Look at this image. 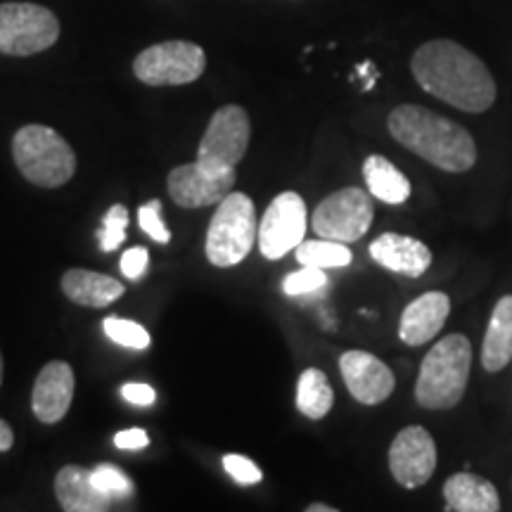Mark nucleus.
<instances>
[{"mask_svg":"<svg viewBox=\"0 0 512 512\" xmlns=\"http://www.w3.org/2000/svg\"><path fill=\"white\" fill-rule=\"evenodd\" d=\"M411 72L425 93L467 114H482L496 102V81L479 57L448 38L415 50Z\"/></svg>","mask_w":512,"mask_h":512,"instance_id":"f257e3e1","label":"nucleus"},{"mask_svg":"<svg viewBox=\"0 0 512 512\" xmlns=\"http://www.w3.org/2000/svg\"><path fill=\"white\" fill-rule=\"evenodd\" d=\"M387 126L396 143L448 174H465L477 164V143L470 131L427 107L399 105Z\"/></svg>","mask_w":512,"mask_h":512,"instance_id":"f03ea898","label":"nucleus"},{"mask_svg":"<svg viewBox=\"0 0 512 512\" xmlns=\"http://www.w3.org/2000/svg\"><path fill=\"white\" fill-rule=\"evenodd\" d=\"M472 370V344L465 335H446L420 363L415 401L427 411H448L463 401Z\"/></svg>","mask_w":512,"mask_h":512,"instance_id":"7ed1b4c3","label":"nucleus"},{"mask_svg":"<svg viewBox=\"0 0 512 512\" xmlns=\"http://www.w3.org/2000/svg\"><path fill=\"white\" fill-rule=\"evenodd\" d=\"M12 157L19 174L38 188H60L76 174L72 145L50 126L27 124L19 128L12 138Z\"/></svg>","mask_w":512,"mask_h":512,"instance_id":"20e7f679","label":"nucleus"},{"mask_svg":"<svg viewBox=\"0 0 512 512\" xmlns=\"http://www.w3.org/2000/svg\"><path fill=\"white\" fill-rule=\"evenodd\" d=\"M256 233V209L245 192H228L211 216L207 230V259L219 268L238 266L252 252Z\"/></svg>","mask_w":512,"mask_h":512,"instance_id":"39448f33","label":"nucleus"},{"mask_svg":"<svg viewBox=\"0 0 512 512\" xmlns=\"http://www.w3.org/2000/svg\"><path fill=\"white\" fill-rule=\"evenodd\" d=\"M60 38V19L36 3H0V53L38 55Z\"/></svg>","mask_w":512,"mask_h":512,"instance_id":"423d86ee","label":"nucleus"},{"mask_svg":"<svg viewBox=\"0 0 512 512\" xmlns=\"http://www.w3.org/2000/svg\"><path fill=\"white\" fill-rule=\"evenodd\" d=\"M375 219L373 195L361 188H342L325 197L311 216L318 238L337 242H358Z\"/></svg>","mask_w":512,"mask_h":512,"instance_id":"0eeeda50","label":"nucleus"},{"mask_svg":"<svg viewBox=\"0 0 512 512\" xmlns=\"http://www.w3.org/2000/svg\"><path fill=\"white\" fill-rule=\"evenodd\" d=\"M207 67V55L197 43L164 41L145 48L133 60V74L145 86H185L197 81Z\"/></svg>","mask_w":512,"mask_h":512,"instance_id":"6e6552de","label":"nucleus"},{"mask_svg":"<svg viewBox=\"0 0 512 512\" xmlns=\"http://www.w3.org/2000/svg\"><path fill=\"white\" fill-rule=\"evenodd\" d=\"M249 138H252L249 114L240 105L221 107L204 131L200 150H197V162L214 171L235 169L247 155Z\"/></svg>","mask_w":512,"mask_h":512,"instance_id":"1a4fd4ad","label":"nucleus"},{"mask_svg":"<svg viewBox=\"0 0 512 512\" xmlns=\"http://www.w3.org/2000/svg\"><path fill=\"white\" fill-rule=\"evenodd\" d=\"M309 223L306 202L297 192H280L268 204L264 219L259 223V249L266 259L278 261L302 245Z\"/></svg>","mask_w":512,"mask_h":512,"instance_id":"9d476101","label":"nucleus"},{"mask_svg":"<svg viewBox=\"0 0 512 512\" xmlns=\"http://www.w3.org/2000/svg\"><path fill=\"white\" fill-rule=\"evenodd\" d=\"M389 470L403 489H420L437 470V444L420 425H408L389 446Z\"/></svg>","mask_w":512,"mask_h":512,"instance_id":"9b49d317","label":"nucleus"},{"mask_svg":"<svg viewBox=\"0 0 512 512\" xmlns=\"http://www.w3.org/2000/svg\"><path fill=\"white\" fill-rule=\"evenodd\" d=\"M238 174L235 169L214 171L202 166L200 162L176 166L169 174V195L178 207L183 209H200L219 204L223 197L233 190V183Z\"/></svg>","mask_w":512,"mask_h":512,"instance_id":"f8f14e48","label":"nucleus"},{"mask_svg":"<svg viewBox=\"0 0 512 512\" xmlns=\"http://www.w3.org/2000/svg\"><path fill=\"white\" fill-rule=\"evenodd\" d=\"M339 370H342L349 394L363 406H377V403L387 401L396 387L392 368L370 351H344L339 356Z\"/></svg>","mask_w":512,"mask_h":512,"instance_id":"ddd939ff","label":"nucleus"},{"mask_svg":"<svg viewBox=\"0 0 512 512\" xmlns=\"http://www.w3.org/2000/svg\"><path fill=\"white\" fill-rule=\"evenodd\" d=\"M74 399V370L64 361H50L36 377L31 408L43 425H55L67 415Z\"/></svg>","mask_w":512,"mask_h":512,"instance_id":"4468645a","label":"nucleus"},{"mask_svg":"<svg viewBox=\"0 0 512 512\" xmlns=\"http://www.w3.org/2000/svg\"><path fill=\"white\" fill-rule=\"evenodd\" d=\"M448 313H451V299L446 292L420 294L401 313V342L408 347H422V344L432 342L446 325Z\"/></svg>","mask_w":512,"mask_h":512,"instance_id":"2eb2a0df","label":"nucleus"},{"mask_svg":"<svg viewBox=\"0 0 512 512\" xmlns=\"http://www.w3.org/2000/svg\"><path fill=\"white\" fill-rule=\"evenodd\" d=\"M370 256L375 264L406 278H420L432 266L430 247L418 238L399 233H382L375 238L370 242Z\"/></svg>","mask_w":512,"mask_h":512,"instance_id":"dca6fc26","label":"nucleus"},{"mask_svg":"<svg viewBox=\"0 0 512 512\" xmlns=\"http://www.w3.org/2000/svg\"><path fill=\"white\" fill-rule=\"evenodd\" d=\"M55 496L67 512H105L112 498L93 484L91 472L79 465H64L55 477Z\"/></svg>","mask_w":512,"mask_h":512,"instance_id":"f3484780","label":"nucleus"},{"mask_svg":"<svg viewBox=\"0 0 512 512\" xmlns=\"http://www.w3.org/2000/svg\"><path fill=\"white\" fill-rule=\"evenodd\" d=\"M444 501L448 512H498L501 496L496 484L475 475V472H458L444 482Z\"/></svg>","mask_w":512,"mask_h":512,"instance_id":"a211bd4d","label":"nucleus"},{"mask_svg":"<svg viewBox=\"0 0 512 512\" xmlns=\"http://www.w3.org/2000/svg\"><path fill=\"white\" fill-rule=\"evenodd\" d=\"M62 292L74 304L88 306V309H105L124 294V285L110 275L72 268L62 275Z\"/></svg>","mask_w":512,"mask_h":512,"instance_id":"6ab92c4d","label":"nucleus"},{"mask_svg":"<svg viewBox=\"0 0 512 512\" xmlns=\"http://www.w3.org/2000/svg\"><path fill=\"white\" fill-rule=\"evenodd\" d=\"M512 361V294H505L491 311L482 342V366L489 373H501Z\"/></svg>","mask_w":512,"mask_h":512,"instance_id":"aec40b11","label":"nucleus"},{"mask_svg":"<svg viewBox=\"0 0 512 512\" xmlns=\"http://www.w3.org/2000/svg\"><path fill=\"white\" fill-rule=\"evenodd\" d=\"M363 178L370 195L384 204H403L411 197V181L382 155H370L363 162Z\"/></svg>","mask_w":512,"mask_h":512,"instance_id":"412c9836","label":"nucleus"},{"mask_svg":"<svg viewBox=\"0 0 512 512\" xmlns=\"http://www.w3.org/2000/svg\"><path fill=\"white\" fill-rule=\"evenodd\" d=\"M335 403L328 375L318 368H306L297 382V408L309 420H323Z\"/></svg>","mask_w":512,"mask_h":512,"instance_id":"4be33fe9","label":"nucleus"},{"mask_svg":"<svg viewBox=\"0 0 512 512\" xmlns=\"http://www.w3.org/2000/svg\"><path fill=\"white\" fill-rule=\"evenodd\" d=\"M297 254V261L302 266H316V268H344L351 264V249L347 247V242H337V240H304L302 245H297L294 249Z\"/></svg>","mask_w":512,"mask_h":512,"instance_id":"5701e85b","label":"nucleus"},{"mask_svg":"<svg viewBox=\"0 0 512 512\" xmlns=\"http://www.w3.org/2000/svg\"><path fill=\"white\" fill-rule=\"evenodd\" d=\"M102 328H105L107 337H110L112 342H117L119 347L136 349V351H143L150 347V332H147L143 325H138L136 320L110 316L105 318Z\"/></svg>","mask_w":512,"mask_h":512,"instance_id":"b1692460","label":"nucleus"},{"mask_svg":"<svg viewBox=\"0 0 512 512\" xmlns=\"http://www.w3.org/2000/svg\"><path fill=\"white\" fill-rule=\"evenodd\" d=\"M128 228V209L124 204H112L107 209L105 219H102V228L98 230V242L102 252H117L121 242L126 240Z\"/></svg>","mask_w":512,"mask_h":512,"instance_id":"393cba45","label":"nucleus"},{"mask_svg":"<svg viewBox=\"0 0 512 512\" xmlns=\"http://www.w3.org/2000/svg\"><path fill=\"white\" fill-rule=\"evenodd\" d=\"M325 285H328V275H325L323 268L302 266L283 280V292L287 297H302V294L323 290Z\"/></svg>","mask_w":512,"mask_h":512,"instance_id":"a878e982","label":"nucleus"},{"mask_svg":"<svg viewBox=\"0 0 512 512\" xmlns=\"http://www.w3.org/2000/svg\"><path fill=\"white\" fill-rule=\"evenodd\" d=\"M91 479L102 494L110 496L112 501L114 498H126L133 494V482L114 465H98L95 470H91Z\"/></svg>","mask_w":512,"mask_h":512,"instance_id":"bb28decb","label":"nucleus"},{"mask_svg":"<svg viewBox=\"0 0 512 512\" xmlns=\"http://www.w3.org/2000/svg\"><path fill=\"white\" fill-rule=\"evenodd\" d=\"M138 223H140V230H145V233L155 242H159V245H169L171 242V230L164 226L162 202L159 200L147 202L138 209Z\"/></svg>","mask_w":512,"mask_h":512,"instance_id":"cd10ccee","label":"nucleus"},{"mask_svg":"<svg viewBox=\"0 0 512 512\" xmlns=\"http://www.w3.org/2000/svg\"><path fill=\"white\" fill-rule=\"evenodd\" d=\"M223 467L230 477L235 479L238 484H259L261 482V470L259 465H254V460H249L247 456H240V453H228L223 456Z\"/></svg>","mask_w":512,"mask_h":512,"instance_id":"c85d7f7f","label":"nucleus"},{"mask_svg":"<svg viewBox=\"0 0 512 512\" xmlns=\"http://www.w3.org/2000/svg\"><path fill=\"white\" fill-rule=\"evenodd\" d=\"M147 264H150V252L145 247H131L121 256V273L128 280H138L147 271Z\"/></svg>","mask_w":512,"mask_h":512,"instance_id":"c756f323","label":"nucleus"},{"mask_svg":"<svg viewBox=\"0 0 512 512\" xmlns=\"http://www.w3.org/2000/svg\"><path fill=\"white\" fill-rule=\"evenodd\" d=\"M121 396L133 406H152L157 401V392L150 387V384L140 382H128L121 387Z\"/></svg>","mask_w":512,"mask_h":512,"instance_id":"7c9ffc66","label":"nucleus"},{"mask_svg":"<svg viewBox=\"0 0 512 512\" xmlns=\"http://www.w3.org/2000/svg\"><path fill=\"white\" fill-rule=\"evenodd\" d=\"M147 444H150V437H147V432L140 430V427L114 434V446L124 448V451H140V448H145Z\"/></svg>","mask_w":512,"mask_h":512,"instance_id":"2f4dec72","label":"nucleus"},{"mask_svg":"<svg viewBox=\"0 0 512 512\" xmlns=\"http://www.w3.org/2000/svg\"><path fill=\"white\" fill-rule=\"evenodd\" d=\"M12 444H15V432L5 420H0V453L10 451Z\"/></svg>","mask_w":512,"mask_h":512,"instance_id":"473e14b6","label":"nucleus"},{"mask_svg":"<svg viewBox=\"0 0 512 512\" xmlns=\"http://www.w3.org/2000/svg\"><path fill=\"white\" fill-rule=\"evenodd\" d=\"M306 512H337V508H332V505H323V503H313L306 508Z\"/></svg>","mask_w":512,"mask_h":512,"instance_id":"72a5a7b5","label":"nucleus"},{"mask_svg":"<svg viewBox=\"0 0 512 512\" xmlns=\"http://www.w3.org/2000/svg\"><path fill=\"white\" fill-rule=\"evenodd\" d=\"M0 384H3V354H0Z\"/></svg>","mask_w":512,"mask_h":512,"instance_id":"f704fd0d","label":"nucleus"}]
</instances>
